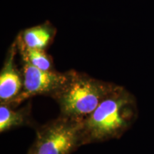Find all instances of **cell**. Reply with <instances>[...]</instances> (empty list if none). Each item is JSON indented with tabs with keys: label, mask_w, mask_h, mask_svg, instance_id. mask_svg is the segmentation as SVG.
<instances>
[{
	"label": "cell",
	"mask_w": 154,
	"mask_h": 154,
	"mask_svg": "<svg viewBox=\"0 0 154 154\" xmlns=\"http://www.w3.org/2000/svg\"><path fill=\"white\" fill-rule=\"evenodd\" d=\"M18 52L16 40L11 44L6 56L0 73V102L9 105L20 94L24 82L22 71L15 63V57Z\"/></svg>",
	"instance_id": "cell-5"
},
{
	"label": "cell",
	"mask_w": 154,
	"mask_h": 154,
	"mask_svg": "<svg viewBox=\"0 0 154 154\" xmlns=\"http://www.w3.org/2000/svg\"><path fill=\"white\" fill-rule=\"evenodd\" d=\"M83 121L59 115L36 129L29 154H72L82 143Z\"/></svg>",
	"instance_id": "cell-3"
},
{
	"label": "cell",
	"mask_w": 154,
	"mask_h": 154,
	"mask_svg": "<svg viewBox=\"0 0 154 154\" xmlns=\"http://www.w3.org/2000/svg\"><path fill=\"white\" fill-rule=\"evenodd\" d=\"M116 86L113 83L72 70L69 82L53 99L59 105L61 115L84 121Z\"/></svg>",
	"instance_id": "cell-2"
},
{
	"label": "cell",
	"mask_w": 154,
	"mask_h": 154,
	"mask_svg": "<svg viewBox=\"0 0 154 154\" xmlns=\"http://www.w3.org/2000/svg\"><path fill=\"white\" fill-rule=\"evenodd\" d=\"M57 30L49 22L26 29L17 38L29 49L46 50L54 39Z\"/></svg>",
	"instance_id": "cell-6"
},
{
	"label": "cell",
	"mask_w": 154,
	"mask_h": 154,
	"mask_svg": "<svg viewBox=\"0 0 154 154\" xmlns=\"http://www.w3.org/2000/svg\"><path fill=\"white\" fill-rule=\"evenodd\" d=\"M27 154H29V153H27Z\"/></svg>",
	"instance_id": "cell-9"
},
{
	"label": "cell",
	"mask_w": 154,
	"mask_h": 154,
	"mask_svg": "<svg viewBox=\"0 0 154 154\" xmlns=\"http://www.w3.org/2000/svg\"><path fill=\"white\" fill-rule=\"evenodd\" d=\"M6 104L0 105V132L4 133L12 128L25 126H33L32 106L29 103L19 110Z\"/></svg>",
	"instance_id": "cell-7"
},
{
	"label": "cell",
	"mask_w": 154,
	"mask_h": 154,
	"mask_svg": "<svg viewBox=\"0 0 154 154\" xmlns=\"http://www.w3.org/2000/svg\"><path fill=\"white\" fill-rule=\"evenodd\" d=\"M18 51L22 59L29 61L36 68L44 71L54 70L52 58L46 53L45 50L29 49L24 47V44L18 38H16Z\"/></svg>",
	"instance_id": "cell-8"
},
{
	"label": "cell",
	"mask_w": 154,
	"mask_h": 154,
	"mask_svg": "<svg viewBox=\"0 0 154 154\" xmlns=\"http://www.w3.org/2000/svg\"><path fill=\"white\" fill-rule=\"evenodd\" d=\"M135 96L122 86L116 87L83 121V146L119 138L138 118Z\"/></svg>",
	"instance_id": "cell-1"
},
{
	"label": "cell",
	"mask_w": 154,
	"mask_h": 154,
	"mask_svg": "<svg viewBox=\"0 0 154 154\" xmlns=\"http://www.w3.org/2000/svg\"><path fill=\"white\" fill-rule=\"evenodd\" d=\"M22 61L24 86L20 94L8 105L13 108L36 96H47L53 99L69 82L72 74V70L63 73L42 70L26 60Z\"/></svg>",
	"instance_id": "cell-4"
}]
</instances>
